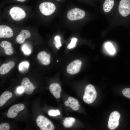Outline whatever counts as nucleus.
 <instances>
[{"label":"nucleus","mask_w":130,"mask_h":130,"mask_svg":"<svg viewBox=\"0 0 130 130\" xmlns=\"http://www.w3.org/2000/svg\"><path fill=\"white\" fill-rule=\"evenodd\" d=\"M64 104L65 106H69L70 103L68 100L65 101V102Z\"/></svg>","instance_id":"31"},{"label":"nucleus","mask_w":130,"mask_h":130,"mask_svg":"<svg viewBox=\"0 0 130 130\" xmlns=\"http://www.w3.org/2000/svg\"><path fill=\"white\" fill-rule=\"evenodd\" d=\"M25 107L24 105L22 104H17L12 106L8 110L7 116L10 118L15 117L20 111L24 109Z\"/></svg>","instance_id":"9"},{"label":"nucleus","mask_w":130,"mask_h":130,"mask_svg":"<svg viewBox=\"0 0 130 130\" xmlns=\"http://www.w3.org/2000/svg\"><path fill=\"white\" fill-rule=\"evenodd\" d=\"M18 1H20V2H24L26 0H17Z\"/></svg>","instance_id":"32"},{"label":"nucleus","mask_w":130,"mask_h":130,"mask_svg":"<svg viewBox=\"0 0 130 130\" xmlns=\"http://www.w3.org/2000/svg\"><path fill=\"white\" fill-rule=\"evenodd\" d=\"M85 15V13L83 10L78 8L71 9L68 11L67 14V18L71 20H80Z\"/></svg>","instance_id":"5"},{"label":"nucleus","mask_w":130,"mask_h":130,"mask_svg":"<svg viewBox=\"0 0 130 130\" xmlns=\"http://www.w3.org/2000/svg\"><path fill=\"white\" fill-rule=\"evenodd\" d=\"M12 93L8 91L4 92L0 97V106H3L12 96Z\"/></svg>","instance_id":"16"},{"label":"nucleus","mask_w":130,"mask_h":130,"mask_svg":"<svg viewBox=\"0 0 130 130\" xmlns=\"http://www.w3.org/2000/svg\"><path fill=\"white\" fill-rule=\"evenodd\" d=\"M29 66V64L27 61H23L20 63L19 66V69L21 72H24L27 69Z\"/></svg>","instance_id":"21"},{"label":"nucleus","mask_w":130,"mask_h":130,"mask_svg":"<svg viewBox=\"0 0 130 130\" xmlns=\"http://www.w3.org/2000/svg\"><path fill=\"white\" fill-rule=\"evenodd\" d=\"M97 92L94 86L91 84L86 86L83 97L84 101L86 103L91 104L95 100Z\"/></svg>","instance_id":"1"},{"label":"nucleus","mask_w":130,"mask_h":130,"mask_svg":"<svg viewBox=\"0 0 130 130\" xmlns=\"http://www.w3.org/2000/svg\"><path fill=\"white\" fill-rule=\"evenodd\" d=\"M13 34V31L10 27L6 25L0 26V38H10Z\"/></svg>","instance_id":"11"},{"label":"nucleus","mask_w":130,"mask_h":130,"mask_svg":"<svg viewBox=\"0 0 130 130\" xmlns=\"http://www.w3.org/2000/svg\"><path fill=\"white\" fill-rule=\"evenodd\" d=\"M21 86L23 87L24 92L28 95L31 94L34 89L33 84L27 78H25L22 79Z\"/></svg>","instance_id":"10"},{"label":"nucleus","mask_w":130,"mask_h":130,"mask_svg":"<svg viewBox=\"0 0 130 130\" xmlns=\"http://www.w3.org/2000/svg\"><path fill=\"white\" fill-rule=\"evenodd\" d=\"M78 40L77 38L74 37L72 38L71 40V43L69 44L67 46V48L69 49H71L74 47Z\"/></svg>","instance_id":"26"},{"label":"nucleus","mask_w":130,"mask_h":130,"mask_svg":"<svg viewBox=\"0 0 130 130\" xmlns=\"http://www.w3.org/2000/svg\"><path fill=\"white\" fill-rule=\"evenodd\" d=\"M22 51L25 54L28 55L31 52V51L28 46L24 44L22 46Z\"/></svg>","instance_id":"25"},{"label":"nucleus","mask_w":130,"mask_h":130,"mask_svg":"<svg viewBox=\"0 0 130 130\" xmlns=\"http://www.w3.org/2000/svg\"><path fill=\"white\" fill-rule=\"evenodd\" d=\"M25 40L20 34H19L16 38V40L17 42L19 44L23 43L24 42Z\"/></svg>","instance_id":"29"},{"label":"nucleus","mask_w":130,"mask_h":130,"mask_svg":"<svg viewBox=\"0 0 130 130\" xmlns=\"http://www.w3.org/2000/svg\"><path fill=\"white\" fill-rule=\"evenodd\" d=\"M41 13L46 16L50 15L54 13L56 9L55 5L49 2H44L41 3L39 6Z\"/></svg>","instance_id":"4"},{"label":"nucleus","mask_w":130,"mask_h":130,"mask_svg":"<svg viewBox=\"0 0 130 130\" xmlns=\"http://www.w3.org/2000/svg\"><path fill=\"white\" fill-rule=\"evenodd\" d=\"M48 114L51 116H56L60 114L59 111L58 110H50L48 111Z\"/></svg>","instance_id":"23"},{"label":"nucleus","mask_w":130,"mask_h":130,"mask_svg":"<svg viewBox=\"0 0 130 130\" xmlns=\"http://www.w3.org/2000/svg\"><path fill=\"white\" fill-rule=\"evenodd\" d=\"M120 116L119 113L116 111H113L110 114L108 124V127L110 130H114L118 126Z\"/></svg>","instance_id":"6"},{"label":"nucleus","mask_w":130,"mask_h":130,"mask_svg":"<svg viewBox=\"0 0 130 130\" xmlns=\"http://www.w3.org/2000/svg\"><path fill=\"white\" fill-rule=\"evenodd\" d=\"M119 13L123 16L126 17L130 13V0H121L119 6Z\"/></svg>","instance_id":"7"},{"label":"nucleus","mask_w":130,"mask_h":130,"mask_svg":"<svg viewBox=\"0 0 130 130\" xmlns=\"http://www.w3.org/2000/svg\"><path fill=\"white\" fill-rule=\"evenodd\" d=\"M20 34L25 39L29 38L31 36V33L29 31L25 30H21Z\"/></svg>","instance_id":"22"},{"label":"nucleus","mask_w":130,"mask_h":130,"mask_svg":"<svg viewBox=\"0 0 130 130\" xmlns=\"http://www.w3.org/2000/svg\"><path fill=\"white\" fill-rule=\"evenodd\" d=\"M9 14L13 20L17 21L22 20L26 16L25 11L22 8L17 6L12 8L9 11Z\"/></svg>","instance_id":"3"},{"label":"nucleus","mask_w":130,"mask_h":130,"mask_svg":"<svg viewBox=\"0 0 130 130\" xmlns=\"http://www.w3.org/2000/svg\"><path fill=\"white\" fill-rule=\"evenodd\" d=\"M10 127L9 124L7 123H2L0 124V130H8L9 129Z\"/></svg>","instance_id":"28"},{"label":"nucleus","mask_w":130,"mask_h":130,"mask_svg":"<svg viewBox=\"0 0 130 130\" xmlns=\"http://www.w3.org/2000/svg\"><path fill=\"white\" fill-rule=\"evenodd\" d=\"M114 3V0H105L103 5L104 11L106 13L109 12L113 8Z\"/></svg>","instance_id":"18"},{"label":"nucleus","mask_w":130,"mask_h":130,"mask_svg":"<svg viewBox=\"0 0 130 130\" xmlns=\"http://www.w3.org/2000/svg\"><path fill=\"white\" fill-rule=\"evenodd\" d=\"M49 89L55 98L58 99L60 98L61 88L59 84L55 83L51 84L49 86Z\"/></svg>","instance_id":"12"},{"label":"nucleus","mask_w":130,"mask_h":130,"mask_svg":"<svg viewBox=\"0 0 130 130\" xmlns=\"http://www.w3.org/2000/svg\"><path fill=\"white\" fill-rule=\"evenodd\" d=\"M57 1H61V0H56Z\"/></svg>","instance_id":"33"},{"label":"nucleus","mask_w":130,"mask_h":130,"mask_svg":"<svg viewBox=\"0 0 130 130\" xmlns=\"http://www.w3.org/2000/svg\"><path fill=\"white\" fill-rule=\"evenodd\" d=\"M123 95L125 97L130 99V88H126L122 91Z\"/></svg>","instance_id":"27"},{"label":"nucleus","mask_w":130,"mask_h":130,"mask_svg":"<svg viewBox=\"0 0 130 130\" xmlns=\"http://www.w3.org/2000/svg\"><path fill=\"white\" fill-rule=\"evenodd\" d=\"M60 39V37L59 36H56L54 38V39L55 41V46L58 49L62 46Z\"/></svg>","instance_id":"24"},{"label":"nucleus","mask_w":130,"mask_h":130,"mask_svg":"<svg viewBox=\"0 0 130 130\" xmlns=\"http://www.w3.org/2000/svg\"><path fill=\"white\" fill-rule=\"evenodd\" d=\"M0 45L1 47L4 49L6 55H10L14 52L13 48L10 42L6 41H3L1 42Z\"/></svg>","instance_id":"14"},{"label":"nucleus","mask_w":130,"mask_h":130,"mask_svg":"<svg viewBox=\"0 0 130 130\" xmlns=\"http://www.w3.org/2000/svg\"><path fill=\"white\" fill-rule=\"evenodd\" d=\"M105 47L107 51L110 54L113 55L115 53V50L110 43H107L105 44Z\"/></svg>","instance_id":"20"},{"label":"nucleus","mask_w":130,"mask_h":130,"mask_svg":"<svg viewBox=\"0 0 130 130\" xmlns=\"http://www.w3.org/2000/svg\"><path fill=\"white\" fill-rule=\"evenodd\" d=\"M82 64L81 61L78 59L72 62L67 67V72L71 75L77 73L80 70Z\"/></svg>","instance_id":"8"},{"label":"nucleus","mask_w":130,"mask_h":130,"mask_svg":"<svg viewBox=\"0 0 130 130\" xmlns=\"http://www.w3.org/2000/svg\"><path fill=\"white\" fill-rule=\"evenodd\" d=\"M16 92L18 94H21L24 92V89L21 86H18L16 89Z\"/></svg>","instance_id":"30"},{"label":"nucleus","mask_w":130,"mask_h":130,"mask_svg":"<svg viewBox=\"0 0 130 130\" xmlns=\"http://www.w3.org/2000/svg\"><path fill=\"white\" fill-rule=\"evenodd\" d=\"M75 121V119L72 117H66L64 120L63 124L66 128H70L72 126Z\"/></svg>","instance_id":"19"},{"label":"nucleus","mask_w":130,"mask_h":130,"mask_svg":"<svg viewBox=\"0 0 130 130\" xmlns=\"http://www.w3.org/2000/svg\"><path fill=\"white\" fill-rule=\"evenodd\" d=\"M37 126L41 130H53L54 126L52 122L45 117L40 115L36 119Z\"/></svg>","instance_id":"2"},{"label":"nucleus","mask_w":130,"mask_h":130,"mask_svg":"<svg viewBox=\"0 0 130 130\" xmlns=\"http://www.w3.org/2000/svg\"><path fill=\"white\" fill-rule=\"evenodd\" d=\"M67 100L70 103L69 106L73 110L76 111L79 110L80 105L77 99L70 97L68 98Z\"/></svg>","instance_id":"17"},{"label":"nucleus","mask_w":130,"mask_h":130,"mask_svg":"<svg viewBox=\"0 0 130 130\" xmlns=\"http://www.w3.org/2000/svg\"><path fill=\"white\" fill-rule=\"evenodd\" d=\"M14 66V63L12 61L2 64L0 67V74L3 75L7 73L13 68Z\"/></svg>","instance_id":"15"},{"label":"nucleus","mask_w":130,"mask_h":130,"mask_svg":"<svg viewBox=\"0 0 130 130\" xmlns=\"http://www.w3.org/2000/svg\"><path fill=\"white\" fill-rule=\"evenodd\" d=\"M37 57L38 60L43 65H47L50 63V56L45 51L39 52L38 54Z\"/></svg>","instance_id":"13"}]
</instances>
